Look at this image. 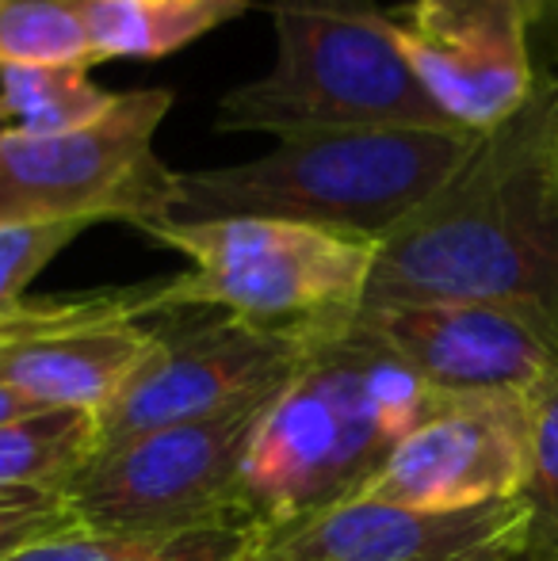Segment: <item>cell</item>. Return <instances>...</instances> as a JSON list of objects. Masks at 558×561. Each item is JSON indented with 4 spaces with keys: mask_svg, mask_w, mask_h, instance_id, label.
<instances>
[{
    "mask_svg": "<svg viewBox=\"0 0 558 561\" xmlns=\"http://www.w3.org/2000/svg\"><path fill=\"white\" fill-rule=\"evenodd\" d=\"M96 416L46 409L0 428V501L66 493L96 455Z\"/></svg>",
    "mask_w": 558,
    "mask_h": 561,
    "instance_id": "obj_15",
    "label": "cell"
},
{
    "mask_svg": "<svg viewBox=\"0 0 558 561\" xmlns=\"http://www.w3.org/2000/svg\"><path fill=\"white\" fill-rule=\"evenodd\" d=\"M172 107L169 89L119 92L115 107L69 134L0 138V226L157 222L176 172L153 138Z\"/></svg>",
    "mask_w": 558,
    "mask_h": 561,
    "instance_id": "obj_7",
    "label": "cell"
},
{
    "mask_svg": "<svg viewBox=\"0 0 558 561\" xmlns=\"http://www.w3.org/2000/svg\"><path fill=\"white\" fill-rule=\"evenodd\" d=\"M532 50H536L539 77H558V0H539Z\"/></svg>",
    "mask_w": 558,
    "mask_h": 561,
    "instance_id": "obj_22",
    "label": "cell"
},
{
    "mask_svg": "<svg viewBox=\"0 0 558 561\" xmlns=\"http://www.w3.org/2000/svg\"><path fill=\"white\" fill-rule=\"evenodd\" d=\"M253 531H187V535H100L73 527L50 535L0 561H246Z\"/></svg>",
    "mask_w": 558,
    "mask_h": 561,
    "instance_id": "obj_17",
    "label": "cell"
},
{
    "mask_svg": "<svg viewBox=\"0 0 558 561\" xmlns=\"http://www.w3.org/2000/svg\"><path fill=\"white\" fill-rule=\"evenodd\" d=\"M4 134H8V130H4V123H0V138H4Z\"/></svg>",
    "mask_w": 558,
    "mask_h": 561,
    "instance_id": "obj_24",
    "label": "cell"
},
{
    "mask_svg": "<svg viewBox=\"0 0 558 561\" xmlns=\"http://www.w3.org/2000/svg\"><path fill=\"white\" fill-rule=\"evenodd\" d=\"M521 550V496L455 512L352 496L261 527L246 561H516Z\"/></svg>",
    "mask_w": 558,
    "mask_h": 561,
    "instance_id": "obj_13",
    "label": "cell"
},
{
    "mask_svg": "<svg viewBox=\"0 0 558 561\" xmlns=\"http://www.w3.org/2000/svg\"><path fill=\"white\" fill-rule=\"evenodd\" d=\"M249 8L253 0H89L92 54L96 61H161Z\"/></svg>",
    "mask_w": 558,
    "mask_h": 561,
    "instance_id": "obj_14",
    "label": "cell"
},
{
    "mask_svg": "<svg viewBox=\"0 0 558 561\" xmlns=\"http://www.w3.org/2000/svg\"><path fill=\"white\" fill-rule=\"evenodd\" d=\"M35 413H46V409H38L35 401H27L23 393L0 386V428L12 424V421H23V416H35Z\"/></svg>",
    "mask_w": 558,
    "mask_h": 561,
    "instance_id": "obj_23",
    "label": "cell"
},
{
    "mask_svg": "<svg viewBox=\"0 0 558 561\" xmlns=\"http://www.w3.org/2000/svg\"><path fill=\"white\" fill-rule=\"evenodd\" d=\"M539 0H410L390 12L413 77L447 126L490 134L539 84Z\"/></svg>",
    "mask_w": 558,
    "mask_h": 561,
    "instance_id": "obj_10",
    "label": "cell"
},
{
    "mask_svg": "<svg viewBox=\"0 0 558 561\" xmlns=\"http://www.w3.org/2000/svg\"><path fill=\"white\" fill-rule=\"evenodd\" d=\"M276 61L230 89L215 126L303 138L352 126H447L413 77L395 20L375 0H264Z\"/></svg>",
    "mask_w": 558,
    "mask_h": 561,
    "instance_id": "obj_3",
    "label": "cell"
},
{
    "mask_svg": "<svg viewBox=\"0 0 558 561\" xmlns=\"http://www.w3.org/2000/svg\"><path fill=\"white\" fill-rule=\"evenodd\" d=\"M96 66L89 0H0V69Z\"/></svg>",
    "mask_w": 558,
    "mask_h": 561,
    "instance_id": "obj_18",
    "label": "cell"
},
{
    "mask_svg": "<svg viewBox=\"0 0 558 561\" xmlns=\"http://www.w3.org/2000/svg\"><path fill=\"white\" fill-rule=\"evenodd\" d=\"M524 504V558L558 561V367L528 393V473Z\"/></svg>",
    "mask_w": 558,
    "mask_h": 561,
    "instance_id": "obj_19",
    "label": "cell"
},
{
    "mask_svg": "<svg viewBox=\"0 0 558 561\" xmlns=\"http://www.w3.org/2000/svg\"><path fill=\"white\" fill-rule=\"evenodd\" d=\"M528 473V393H470L436 405L360 496L424 512L478 508L521 496Z\"/></svg>",
    "mask_w": 558,
    "mask_h": 561,
    "instance_id": "obj_11",
    "label": "cell"
},
{
    "mask_svg": "<svg viewBox=\"0 0 558 561\" xmlns=\"http://www.w3.org/2000/svg\"><path fill=\"white\" fill-rule=\"evenodd\" d=\"M141 233L192 264L153 283V313L218 310L291 333L356 318L379 252L367 237L276 218L141 226Z\"/></svg>",
    "mask_w": 558,
    "mask_h": 561,
    "instance_id": "obj_4",
    "label": "cell"
},
{
    "mask_svg": "<svg viewBox=\"0 0 558 561\" xmlns=\"http://www.w3.org/2000/svg\"><path fill=\"white\" fill-rule=\"evenodd\" d=\"M478 141L482 134L459 126H352L283 138L253 161L176 172L161 218L146 226L276 218L383 241L463 169Z\"/></svg>",
    "mask_w": 558,
    "mask_h": 561,
    "instance_id": "obj_2",
    "label": "cell"
},
{
    "mask_svg": "<svg viewBox=\"0 0 558 561\" xmlns=\"http://www.w3.org/2000/svg\"><path fill=\"white\" fill-rule=\"evenodd\" d=\"M119 92L100 89L84 66H4L0 123L8 134H69L115 107Z\"/></svg>",
    "mask_w": 558,
    "mask_h": 561,
    "instance_id": "obj_16",
    "label": "cell"
},
{
    "mask_svg": "<svg viewBox=\"0 0 558 561\" xmlns=\"http://www.w3.org/2000/svg\"><path fill=\"white\" fill-rule=\"evenodd\" d=\"M153 347L115 401L96 416V444L112 447L141 432L261 413L295 378L306 333L264 329L234 313H164Z\"/></svg>",
    "mask_w": 558,
    "mask_h": 561,
    "instance_id": "obj_8",
    "label": "cell"
},
{
    "mask_svg": "<svg viewBox=\"0 0 558 561\" xmlns=\"http://www.w3.org/2000/svg\"><path fill=\"white\" fill-rule=\"evenodd\" d=\"M84 222H35L0 226V318L27 302V283L84 233Z\"/></svg>",
    "mask_w": 558,
    "mask_h": 561,
    "instance_id": "obj_20",
    "label": "cell"
},
{
    "mask_svg": "<svg viewBox=\"0 0 558 561\" xmlns=\"http://www.w3.org/2000/svg\"><path fill=\"white\" fill-rule=\"evenodd\" d=\"M395 450L360 375L352 318L306 333L295 378L253 416L241 450V485L261 527L360 496Z\"/></svg>",
    "mask_w": 558,
    "mask_h": 561,
    "instance_id": "obj_5",
    "label": "cell"
},
{
    "mask_svg": "<svg viewBox=\"0 0 558 561\" xmlns=\"http://www.w3.org/2000/svg\"><path fill=\"white\" fill-rule=\"evenodd\" d=\"M516 561H532V558H524V554H521V558H516Z\"/></svg>",
    "mask_w": 558,
    "mask_h": 561,
    "instance_id": "obj_25",
    "label": "cell"
},
{
    "mask_svg": "<svg viewBox=\"0 0 558 561\" xmlns=\"http://www.w3.org/2000/svg\"><path fill=\"white\" fill-rule=\"evenodd\" d=\"M493 302L558 325V77L379 241L364 306Z\"/></svg>",
    "mask_w": 558,
    "mask_h": 561,
    "instance_id": "obj_1",
    "label": "cell"
},
{
    "mask_svg": "<svg viewBox=\"0 0 558 561\" xmlns=\"http://www.w3.org/2000/svg\"><path fill=\"white\" fill-rule=\"evenodd\" d=\"M73 527L81 524H77L66 493L0 501V558L15 554L20 547H31L38 539H50V535H66Z\"/></svg>",
    "mask_w": 558,
    "mask_h": 561,
    "instance_id": "obj_21",
    "label": "cell"
},
{
    "mask_svg": "<svg viewBox=\"0 0 558 561\" xmlns=\"http://www.w3.org/2000/svg\"><path fill=\"white\" fill-rule=\"evenodd\" d=\"M356 325L440 393H532L558 367V325L493 302L360 306Z\"/></svg>",
    "mask_w": 558,
    "mask_h": 561,
    "instance_id": "obj_12",
    "label": "cell"
},
{
    "mask_svg": "<svg viewBox=\"0 0 558 561\" xmlns=\"http://www.w3.org/2000/svg\"><path fill=\"white\" fill-rule=\"evenodd\" d=\"M257 413L176 424L96 447L66 501L84 531L187 535L261 527L241 485V450Z\"/></svg>",
    "mask_w": 558,
    "mask_h": 561,
    "instance_id": "obj_6",
    "label": "cell"
},
{
    "mask_svg": "<svg viewBox=\"0 0 558 561\" xmlns=\"http://www.w3.org/2000/svg\"><path fill=\"white\" fill-rule=\"evenodd\" d=\"M153 287L27 298L0 318V386L38 409L100 416L153 347Z\"/></svg>",
    "mask_w": 558,
    "mask_h": 561,
    "instance_id": "obj_9",
    "label": "cell"
}]
</instances>
